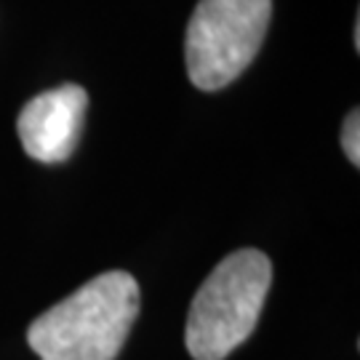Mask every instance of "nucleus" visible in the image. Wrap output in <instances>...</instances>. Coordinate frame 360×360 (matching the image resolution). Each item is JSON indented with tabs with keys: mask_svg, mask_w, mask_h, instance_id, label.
Wrapping results in <instances>:
<instances>
[{
	"mask_svg": "<svg viewBox=\"0 0 360 360\" xmlns=\"http://www.w3.org/2000/svg\"><path fill=\"white\" fill-rule=\"evenodd\" d=\"M139 315V283L123 270L102 272L30 323L40 360H115Z\"/></svg>",
	"mask_w": 360,
	"mask_h": 360,
	"instance_id": "nucleus-1",
	"label": "nucleus"
},
{
	"mask_svg": "<svg viewBox=\"0 0 360 360\" xmlns=\"http://www.w3.org/2000/svg\"><path fill=\"white\" fill-rule=\"evenodd\" d=\"M272 283V264L257 248L219 262L198 288L184 342L195 360H224L254 334Z\"/></svg>",
	"mask_w": 360,
	"mask_h": 360,
	"instance_id": "nucleus-2",
	"label": "nucleus"
},
{
	"mask_svg": "<svg viewBox=\"0 0 360 360\" xmlns=\"http://www.w3.org/2000/svg\"><path fill=\"white\" fill-rule=\"evenodd\" d=\"M270 13L272 0H200L184 40L187 75L195 89L230 86L262 49Z\"/></svg>",
	"mask_w": 360,
	"mask_h": 360,
	"instance_id": "nucleus-3",
	"label": "nucleus"
},
{
	"mask_svg": "<svg viewBox=\"0 0 360 360\" xmlns=\"http://www.w3.org/2000/svg\"><path fill=\"white\" fill-rule=\"evenodd\" d=\"M89 94L75 83L43 91L30 99L16 120L25 153L38 163H65L75 153Z\"/></svg>",
	"mask_w": 360,
	"mask_h": 360,
	"instance_id": "nucleus-4",
	"label": "nucleus"
},
{
	"mask_svg": "<svg viewBox=\"0 0 360 360\" xmlns=\"http://www.w3.org/2000/svg\"><path fill=\"white\" fill-rule=\"evenodd\" d=\"M342 147L352 166H360V115L358 110H352L342 126Z\"/></svg>",
	"mask_w": 360,
	"mask_h": 360,
	"instance_id": "nucleus-5",
	"label": "nucleus"
},
{
	"mask_svg": "<svg viewBox=\"0 0 360 360\" xmlns=\"http://www.w3.org/2000/svg\"><path fill=\"white\" fill-rule=\"evenodd\" d=\"M360 49V22H355V51Z\"/></svg>",
	"mask_w": 360,
	"mask_h": 360,
	"instance_id": "nucleus-6",
	"label": "nucleus"
}]
</instances>
